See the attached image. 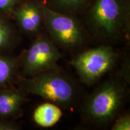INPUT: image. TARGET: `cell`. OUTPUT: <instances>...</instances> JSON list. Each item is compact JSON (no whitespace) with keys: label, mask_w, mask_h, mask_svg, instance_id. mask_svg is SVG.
<instances>
[{"label":"cell","mask_w":130,"mask_h":130,"mask_svg":"<svg viewBox=\"0 0 130 130\" xmlns=\"http://www.w3.org/2000/svg\"><path fill=\"white\" fill-rule=\"evenodd\" d=\"M84 25L78 15L56 12L44 4V27L57 45L64 48L79 46L84 40Z\"/></svg>","instance_id":"277c9868"},{"label":"cell","mask_w":130,"mask_h":130,"mask_svg":"<svg viewBox=\"0 0 130 130\" xmlns=\"http://www.w3.org/2000/svg\"><path fill=\"white\" fill-rule=\"evenodd\" d=\"M113 130H129L130 117L129 115L121 116L117 120L112 127Z\"/></svg>","instance_id":"5bb4252c"},{"label":"cell","mask_w":130,"mask_h":130,"mask_svg":"<svg viewBox=\"0 0 130 130\" xmlns=\"http://www.w3.org/2000/svg\"><path fill=\"white\" fill-rule=\"evenodd\" d=\"M17 66V61L14 58L0 55V87L9 83L13 78Z\"/></svg>","instance_id":"8fae6325"},{"label":"cell","mask_w":130,"mask_h":130,"mask_svg":"<svg viewBox=\"0 0 130 130\" xmlns=\"http://www.w3.org/2000/svg\"><path fill=\"white\" fill-rule=\"evenodd\" d=\"M19 126L12 122L1 120L0 130H16L19 129Z\"/></svg>","instance_id":"9a60e30c"},{"label":"cell","mask_w":130,"mask_h":130,"mask_svg":"<svg viewBox=\"0 0 130 130\" xmlns=\"http://www.w3.org/2000/svg\"><path fill=\"white\" fill-rule=\"evenodd\" d=\"M22 0H0V13L10 18L14 9Z\"/></svg>","instance_id":"4fadbf2b"},{"label":"cell","mask_w":130,"mask_h":130,"mask_svg":"<svg viewBox=\"0 0 130 130\" xmlns=\"http://www.w3.org/2000/svg\"><path fill=\"white\" fill-rule=\"evenodd\" d=\"M125 90L121 83L110 79L97 87L84 104L83 113L91 123L104 125L111 121L121 110Z\"/></svg>","instance_id":"3957f363"},{"label":"cell","mask_w":130,"mask_h":130,"mask_svg":"<svg viewBox=\"0 0 130 130\" xmlns=\"http://www.w3.org/2000/svg\"><path fill=\"white\" fill-rule=\"evenodd\" d=\"M24 101L25 97L20 91L13 89L0 91V117L4 119L16 115Z\"/></svg>","instance_id":"ba28073f"},{"label":"cell","mask_w":130,"mask_h":130,"mask_svg":"<svg viewBox=\"0 0 130 130\" xmlns=\"http://www.w3.org/2000/svg\"><path fill=\"white\" fill-rule=\"evenodd\" d=\"M118 55L111 47L92 48L76 56L71 61L81 80L91 85L108 72L116 63Z\"/></svg>","instance_id":"5b68a950"},{"label":"cell","mask_w":130,"mask_h":130,"mask_svg":"<svg viewBox=\"0 0 130 130\" xmlns=\"http://www.w3.org/2000/svg\"><path fill=\"white\" fill-rule=\"evenodd\" d=\"M62 116L60 108L55 104L46 102L36 108L33 113V119L38 125L48 128L54 125Z\"/></svg>","instance_id":"9c48e42d"},{"label":"cell","mask_w":130,"mask_h":130,"mask_svg":"<svg viewBox=\"0 0 130 130\" xmlns=\"http://www.w3.org/2000/svg\"><path fill=\"white\" fill-rule=\"evenodd\" d=\"M21 85L28 93L64 108L74 103L77 94L72 79L56 69L47 70L34 77L24 79Z\"/></svg>","instance_id":"7a4b0ae2"},{"label":"cell","mask_w":130,"mask_h":130,"mask_svg":"<svg viewBox=\"0 0 130 130\" xmlns=\"http://www.w3.org/2000/svg\"><path fill=\"white\" fill-rule=\"evenodd\" d=\"M13 35L14 30L10 17L0 13V50L10 45Z\"/></svg>","instance_id":"7c38bea8"},{"label":"cell","mask_w":130,"mask_h":130,"mask_svg":"<svg viewBox=\"0 0 130 130\" xmlns=\"http://www.w3.org/2000/svg\"><path fill=\"white\" fill-rule=\"evenodd\" d=\"M11 17L22 31L37 33L44 27V3L40 0H22Z\"/></svg>","instance_id":"52a82bcc"},{"label":"cell","mask_w":130,"mask_h":130,"mask_svg":"<svg viewBox=\"0 0 130 130\" xmlns=\"http://www.w3.org/2000/svg\"><path fill=\"white\" fill-rule=\"evenodd\" d=\"M61 54L53 41L46 36L34 40L22 61V74L32 77L49 69H56Z\"/></svg>","instance_id":"8992f818"},{"label":"cell","mask_w":130,"mask_h":130,"mask_svg":"<svg viewBox=\"0 0 130 130\" xmlns=\"http://www.w3.org/2000/svg\"><path fill=\"white\" fill-rule=\"evenodd\" d=\"M80 14L84 24L101 38L115 39L129 31L130 0H92Z\"/></svg>","instance_id":"6da1fadb"},{"label":"cell","mask_w":130,"mask_h":130,"mask_svg":"<svg viewBox=\"0 0 130 130\" xmlns=\"http://www.w3.org/2000/svg\"><path fill=\"white\" fill-rule=\"evenodd\" d=\"M92 0H43L45 6L53 10L78 15L90 4Z\"/></svg>","instance_id":"30bf717a"},{"label":"cell","mask_w":130,"mask_h":130,"mask_svg":"<svg viewBox=\"0 0 130 130\" xmlns=\"http://www.w3.org/2000/svg\"><path fill=\"white\" fill-rule=\"evenodd\" d=\"M40 1H43V0H40Z\"/></svg>","instance_id":"2e32d148"}]
</instances>
